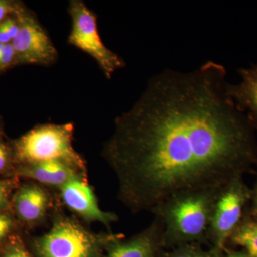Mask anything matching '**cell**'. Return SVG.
I'll use <instances>...</instances> for the list:
<instances>
[{"instance_id": "cell-1", "label": "cell", "mask_w": 257, "mask_h": 257, "mask_svg": "<svg viewBox=\"0 0 257 257\" xmlns=\"http://www.w3.org/2000/svg\"><path fill=\"white\" fill-rule=\"evenodd\" d=\"M224 66L167 69L115 120L102 155L133 213L187 191L221 188L257 162L254 130L228 93Z\"/></svg>"}, {"instance_id": "cell-2", "label": "cell", "mask_w": 257, "mask_h": 257, "mask_svg": "<svg viewBox=\"0 0 257 257\" xmlns=\"http://www.w3.org/2000/svg\"><path fill=\"white\" fill-rule=\"evenodd\" d=\"M221 188L179 193L150 211L163 225L165 249L188 243L209 245V225Z\"/></svg>"}, {"instance_id": "cell-3", "label": "cell", "mask_w": 257, "mask_h": 257, "mask_svg": "<svg viewBox=\"0 0 257 257\" xmlns=\"http://www.w3.org/2000/svg\"><path fill=\"white\" fill-rule=\"evenodd\" d=\"M74 132L72 123L41 124L10 141L15 167L59 162L86 174L85 162L73 147Z\"/></svg>"}, {"instance_id": "cell-4", "label": "cell", "mask_w": 257, "mask_h": 257, "mask_svg": "<svg viewBox=\"0 0 257 257\" xmlns=\"http://www.w3.org/2000/svg\"><path fill=\"white\" fill-rule=\"evenodd\" d=\"M116 234H96L79 221L65 216L56 217L45 234L32 241L38 257H101L106 244Z\"/></svg>"}, {"instance_id": "cell-5", "label": "cell", "mask_w": 257, "mask_h": 257, "mask_svg": "<svg viewBox=\"0 0 257 257\" xmlns=\"http://www.w3.org/2000/svg\"><path fill=\"white\" fill-rule=\"evenodd\" d=\"M68 13L72 19L68 43L91 56L106 78L111 79L114 72L124 67L126 64L101 40L96 15L80 0L70 1Z\"/></svg>"}, {"instance_id": "cell-6", "label": "cell", "mask_w": 257, "mask_h": 257, "mask_svg": "<svg viewBox=\"0 0 257 257\" xmlns=\"http://www.w3.org/2000/svg\"><path fill=\"white\" fill-rule=\"evenodd\" d=\"M251 192L241 177L231 179L221 187L214 203L208 239L211 247L224 251L234 230L241 223L245 205Z\"/></svg>"}, {"instance_id": "cell-7", "label": "cell", "mask_w": 257, "mask_h": 257, "mask_svg": "<svg viewBox=\"0 0 257 257\" xmlns=\"http://www.w3.org/2000/svg\"><path fill=\"white\" fill-rule=\"evenodd\" d=\"M16 15L20 30L11 44L18 65L53 64L58 56L57 49L35 15L24 5Z\"/></svg>"}, {"instance_id": "cell-8", "label": "cell", "mask_w": 257, "mask_h": 257, "mask_svg": "<svg viewBox=\"0 0 257 257\" xmlns=\"http://www.w3.org/2000/svg\"><path fill=\"white\" fill-rule=\"evenodd\" d=\"M64 204L74 214L88 222H99L109 230L118 220L115 213L104 211L99 207L94 191L86 179L71 180L58 189Z\"/></svg>"}, {"instance_id": "cell-9", "label": "cell", "mask_w": 257, "mask_h": 257, "mask_svg": "<svg viewBox=\"0 0 257 257\" xmlns=\"http://www.w3.org/2000/svg\"><path fill=\"white\" fill-rule=\"evenodd\" d=\"M116 234L106 244V257H160L163 246V225L157 217L130 239Z\"/></svg>"}, {"instance_id": "cell-10", "label": "cell", "mask_w": 257, "mask_h": 257, "mask_svg": "<svg viewBox=\"0 0 257 257\" xmlns=\"http://www.w3.org/2000/svg\"><path fill=\"white\" fill-rule=\"evenodd\" d=\"M51 200L45 188L36 183L20 184L13 194L11 210L19 224L33 227L46 216Z\"/></svg>"}, {"instance_id": "cell-11", "label": "cell", "mask_w": 257, "mask_h": 257, "mask_svg": "<svg viewBox=\"0 0 257 257\" xmlns=\"http://www.w3.org/2000/svg\"><path fill=\"white\" fill-rule=\"evenodd\" d=\"M13 177L35 181L44 185L60 188L73 179H85L86 174L59 162L15 166Z\"/></svg>"}, {"instance_id": "cell-12", "label": "cell", "mask_w": 257, "mask_h": 257, "mask_svg": "<svg viewBox=\"0 0 257 257\" xmlns=\"http://www.w3.org/2000/svg\"><path fill=\"white\" fill-rule=\"evenodd\" d=\"M238 72L241 81L239 84H229L228 93L253 130H257V64L240 69Z\"/></svg>"}, {"instance_id": "cell-13", "label": "cell", "mask_w": 257, "mask_h": 257, "mask_svg": "<svg viewBox=\"0 0 257 257\" xmlns=\"http://www.w3.org/2000/svg\"><path fill=\"white\" fill-rule=\"evenodd\" d=\"M229 240L245 248L250 256L257 257V219L241 221Z\"/></svg>"}, {"instance_id": "cell-14", "label": "cell", "mask_w": 257, "mask_h": 257, "mask_svg": "<svg viewBox=\"0 0 257 257\" xmlns=\"http://www.w3.org/2000/svg\"><path fill=\"white\" fill-rule=\"evenodd\" d=\"M160 257H226L224 251L210 247L209 250L202 248L199 243H188L177 247L164 250Z\"/></svg>"}, {"instance_id": "cell-15", "label": "cell", "mask_w": 257, "mask_h": 257, "mask_svg": "<svg viewBox=\"0 0 257 257\" xmlns=\"http://www.w3.org/2000/svg\"><path fill=\"white\" fill-rule=\"evenodd\" d=\"M15 165L10 141L5 140L3 130L0 131V177H13Z\"/></svg>"}, {"instance_id": "cell-16", "label": "cell", "mask_w": 257, "mask_h": 257, "mask_svg": "<svg viewBox=\"0 0 257 257\" xmlns=\"http://www.w3.org/2000/svg\"><path fill=\"white\" fill-rule=\"evenodd\" d=\"M0 257L32 256L18 231L12 235L0 248Z\"/></svg>"}, {"instance_id": "cell-17", "label": "cell", "mask_w": 257, "mask_h": 257, "mask_svg": "<svg viewBox=\"0 0 257 257\" xmlns=\"http://www.w3.org/2000/svg\"><path fill=\"white\" fill-rule=\"evenodd\" d=\"M18 177H0V211L11 210L13 194L20 185Z\"/></svg>"}, {"instance_id": "cell-18", "label": "cell", "mask_w": 257, "mask_h": 257, "mask_svg": "<svg viewBox=\"0 0 257 257\" xmlns=\"http://www.w3.org/2000/svg\"><path fill=\"white\" fill-rule=\"evenodd\" d=\"M19 225L12 210L0 211V248L12 235L18 232Z\"/></svg>"}, {"instance_id": "cell-19", "label": "cell", "mask_w": 257, "mask_h": 257, "mask_svg": "<svg viewBox=\"0 0 257 257\" xmlns=\"http://www.w3.org/2000/svg\"><path fill=\"white\" fill-rule=\"evenodd\" d=\"M17 65L16 55L12 44H0V72Z\"/></svg>"}, {"instance_id": "cell-20", "label": "cell", "mask_w": 257, "mask_h": 257, "mask_svg": "<svg viewBox=\"0 0 257 257\" xmlns=\"http://www.w3.org/2000/svg\"><path fill=\"white\" fill-rule=\"evenodd\" d=\"M23 3L12 0H0V23L10 15L18 13Z\"/></svg>"}, {"instance_id": "cell-21", "label": "cell", "mask_w": 257, "mask_h": 257, "mask_svg": "<svg viewBox=\"0 0 257 257\" xmlns=\"http://www.w3.org/2000/svg\"><path fill=\"white\" fill-rule=\"evenodd\" d=\"M225 256L226 257H251L246 252L243 251H230L227 248L224 249Z\"/></svg>"}, {"instance_id": "cell-22", "label": "cell", "mask_w": 257, "mask_h": 257, "mask_svg": "<svg viewBox=\"0 0 257 257\" xmlns=\"http://www.w3.org/2000/svg\"><path fill=\"white\" fill-rule=\"evenodd\" d=\"M253 201H254V210H253V214L255 216L257 215V185L256 189H255L254 192H253Z\"/></svg>"}, {"instance_id": "cell-23", "label": "cell", "mask_w": 257, "mask_h": 257, "mask_svg": "<svg viewBox=\"0 0 257 257\" xmlns=\"http://www.w3.org/2000/svg\"><path fill=\"white\" fill-rule=\"evenodd\" d=\"M2 130H3V127H2L1 123H0V131H1Z\"/></svg>"}, {"instance_id": "cell-24", "label": "cell", "mask_w": 257, "mask_h": 257, "mask_svg": "<svg viewBox=\"0 0 257 257\" xmlns=\"http://www.w3.org/2000/svg\"><path fill=\"white\" fill-rule=\"evenodd\" d=\"M256 217H257V215H256Z\"/></svg>"}]
</instances>
